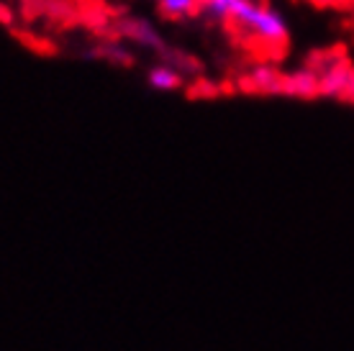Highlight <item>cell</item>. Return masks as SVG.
I'll return each instance as SVG.
<instances>
[{"label":"cell","instance_id":"cell-1","mask_svg":"<svg viewBox=\"0 0 354 351\" xmlns=\"http://www.w3.org/2000/svg\"><path fill=\"white\" fill-rule=\"evenodd\" d=\"M203 8L211 18L234 21L249 39H254L262 46L280 49L288 44V36H290L288 21L283 18V13H277L265 3H257V0H211Z\"/></svg>","mask_w":354,"mask_h":351},{"label":"cell","instance_id":"cell-2","mask_svg":"<svg viewBox=\"0 0 354 351\" xmlns=\"http://www.w3.org/2000/svg\"><path fill=\"white\" fill-rule=\"evenodd\" d=\"M319 95L354 97V70L344 61H334L324 75H319Z\"/></svg>","mask_w":354,"mask_h":351},{"label":"cell","instance_id":"cell-3","mask_svg":"<svg viewBox=\"0 0 354 351\" xmlns=\"http://www.w3.org/2000/svg\"><path fill=\"white\" fill-rule=\"evenodd\" d=\"M283 93H290V95H298V97L319 95V75H313L308 70L295 72V75L283 79Z\"/></svg>","mask_w":354,"mask_h":351},{"label":"cell","instance_id":"cell-4","mask_svg":"<svg viewBox=\"0 0 354 351\" xmlns=\"http://www.w3.org/2000/svg\"><path fill=\"white\" fill-rule=\"evenodd\" d=\"M147 82H149L154 90H162V93H172L183 85V77H180V72L172 70V67H154L149 70L147 75Z\"/></svg>","mask_w":354,"mask_h":351},{"label":"cell","instance_id":"cell-5","mask_svg":"<svg viewBox=\"0 0 354 351\" xmlns=\"http://www.w3.org/2000/svg\"><path fill=\"white\" fill-rule=\"evenodd\" d=\"M162 13L169 18H190L198 10V0H157Z\"/></svg>","mask_w":354,"mask_h":351},{"label":"cell","instance_id":"cell-6","mask_svg":"<svg viewBox=\"0 0 354 351\" xmlns=\"http://www.w3.org/2000/svg\"><path fill=\"white\" fill-rule=\"evenodd\" d=\"M252 82L257 90H270V93H283V79L277 77V72L270 70V67H257L252 72Z\"/></svg>","mask_w":354,"mask_h":351},{"label":"cell","instance_id":"cell-7","mask_svg":"<svg viewBox=\"0 0 354 351\" xmlns=\"http://www.w3.org/2000/svg\"><path fill=\"white\" fill-rule=\"evenodd\" d=\"M133 36L147 46H160V36L154 34L151 26H147V23H136V26H133Z\"/></svg>","mask_w":354,"mask_h":351},{"label":"cell","instance_id":"cell-8","mask_svg":"<svg viewBox=\"0 0 354 351\" xmlns=\"http://www.w3.org/2000/svg\"><path fill=\"white\" fill-rule=\"evenodd\" d=\"M310 3H316V6H337L342 0H310Z\"/></svg>","mask_w":354,"mask_h":351},{"label":"cell","instance_id":"cell-9","mask_svg":"<svg viewBox=\"0 0 354 351\" xmlns=\"http://www.w3.org/2000/svg\"><path fill=\"white\" fill-rule=\"evenodd\" d=\"M198 3H203V6H205V3H211V0H198Z\"/></svg>","mask_w":354,"mask_h":351}]
</instances>
